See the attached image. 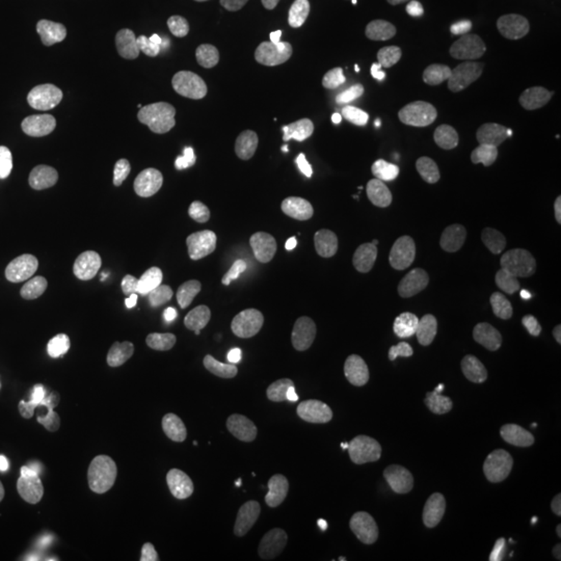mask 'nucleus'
I'll list each match as a JSON object with an SVG mask.
<instances>
[{"instance_id": "nucleus-1", "label": "nucleus", "mask_w": 561, "mask_h": 561, "mask_svg": "<svg viewBox=\"0 0 561 561\" xmlns=\"http://www.w3.org/2000/svg\"><path fill=\"white\" fill-rule=\"evenodd\" d=\"M352 219L333 204H312L280 217L275 238L294 250L300 261L314 268H329L352 250Z\"/></svg>"}, {"instance_id": "nucleus-2", "label": "nucleus", "mask_w": 561, "mask_h": 561, "mask_svg": "<svg viewBox=\"0 0 561 561\" xmlns=\"http://www.w3.org/2000/svg\"><path fill=\"white\" fill-rule=\"evenodd\" d=\"M343 171L354 187L387 201L405 198L416 183L410 162L381 141L352 146L343 159Z\"/></svg>"}, {"instance_id": "nucleus-3", "label": "nucleus", "mask_w": 561, "mask_h": 561, "mask_svg": "<svg viewBox=\"0 0 561 561\" xmlns=\"http://www.w3.org/2000/svg\"><path fill=\"white\" fill-rule=\"evenodd\" d=\"M125 201V183L108 169L92 167L69 173L55 190L60 215L73 221H101Z\"/></svg>"}, {"instance_id": "nucleus-4", "label": "nucleus", "mask_w": 561, "mask_h": 561, "mask_svg": "<svg viewBox=\"0 0 561 561\" xmlns=\"http://www.w3.org/2000/svg\"><path fill=\"white\" fill-rule=\"evenodd\" d=\"M373 489L385 520H400L421 510L433 495V470L426 461L408 460L381 468Z\"/></svg>"}, {"instance_id": "nucleus-5", "label": "nucleus", "mask_w": 561, "mask_h": 561, "mask_svg": "<svg viewBox=\"0 0 561 561\" xmlns=\"http://www.w3.org/2000/svg\"><path fill=\"white\" fill-rule=\"evenodd\" d=\"M78 522L60 507H48L21 522L11 537L15 561H55L76 541Z\"/></svg>"}, {"instance_id": "nucleus-6", "label": "nucleus", "mask_w": 561, "mask_h": 561, "mask_svg": "<svg viewBox=\"0 0 561 561\" xmlns=\"http://www.w3.org/2000/svg\"><path fill=\"white\" fill-rule=\"evenodd\" d=\"M327 368V352L312 337H291L280 343L268 360V382L283 396H300L317 385Z\"/></svg>"}, {"instance_id": "nucleus-7", "label": "nucleus", "mask_w": 561, "mask_h": 561, "mask_svg": "<svg viewBox=\"0 0 561 561\" xmlns=\"http://www.w3.org/2000/svg\"><path fill=\"white\" fill-rule=\"evenodd\" d=\"M113 254V240L102 229H67L44 241L42 256L62 275H83L101 268Z\"/></svg>"}, {"instance_id": "nucleus-8", "label": "nucleus", "mask_w": 561, "mask_h": 561, "mask_svg": "<svg viewBox=\"0 0 561 561\" xmlns=\"http://www.w3.org/2000/svg\"><path fill=\"white\" fill-rule=\"evenodd\" d=\"M204 528L201 510L187 502H173L161 507L148 526L146 545L162 561L183 560L192 553Z\"/></svg>"}, {"instance_id": "nucleus-9", "label": "nucleus", "mask_w": 561, "mask_h": 561, "mask_svg": "<svg viewBox=\"0 0 561 561\" xmlns=\"http://www.w3.org/2000/svg\"><path fill=\"white\" fill-rule=\"evenodd\" d=\"M500 489L512 518L522 526H535L545 520L553 503V482L541 468L530 463L505 468Z\"/></svg>"}, {"instance_id": "nucleus-10", "label": "nucleus", "mask_w": 561, "mask_h": 561, "mask_svg": "<svg viewBox=\"0 0 561 561\" xmlns=\"http://www.w3.org/2000/svg\"><path fill=\"white\" fill-rule=\"evenodd\" d=\"M117 360V345L108 335L80 329L67 335L59 347L60 375L71 381H85L101 377L113 368Z\"/></svg>"}, {"instance_id": "nucleus-11", "label": "nucleus", "mask_w": 561, "mask_h": 561, "mask_svg": "<svg viewBox=\"0 0 561 561\" xmlns=\"http://www.w3.org/2000/svg\"><path fill=\"white\" fill-rule=\"evenodd\" d=\"M73 65L80 69L83 85L96 94L125 83L134 73V57L127 48L92 38L73 46Z\"/></svg>"}, {"instance_id": "nucleus-12", "label": "nucleus", "mask_w": 561, "mask_h": 561, "mask_svg": "<svg viewBox=\"0 0 561 561\" xmlns=\"http://www.w3.org/2000/svg\"><path fill=\"white\" fill-rule=\"evenodd\" d=\"M231 92L236 106L245 117L271 119L279 111L271 67L256 57L238 60L231 69Z\"/></svg>"}, {"instance_id": "nucleus-13", "label": "nucleus", "mask_w": 561, "mask_h": 561, "mask_svg": "<svg viewBox=\"0 0 561 561\" xmlns=\"http://www.w3.org/2000/svg\"><path fill=\"white\" fill-rule=\"evenodd\" d=\"M516 271L512 264L491 261L482 264L470 285V306L484 321H497L512 306L516 294Z\"/></svg>"}, {"instance_id": "nucleus-14", "label": "nucleus", "mask_w": 561, "mask_h": 561, "mask_svg": "<svg viewBox=\"0 0 561 561\" xmlns=\"http://www.w3.org/2000/svg\"><path fill=\"white\" fill-rule=\"evenodd\" d=\"M510 119L535 134L561 129V83L545 88L542 83H526L510 102Z\"/></svg>"}, {"instance_id": "nucleus-15", "label": "nucleus", "mask_w": 561, "mask_h": 561, "mask_svg": "<svg viewBox=\"0 0 561 561\" xmlns=\"http://www.w3.org/2000/svg\"><path fill=\"white\" fill-rule=\"evenodd\" d=\"M391 117L401 134L421 138L437 127L439 104L426 90L403 88L391 101Z\"/></svg>"}, {"instance_id": "nucleus-16", "label": "nucleus", "mask_w": 561, "mask_h": 561, "mask_svg": "<svg viewBox=\"0 0 561 561\" xmlns=\"http://www.w3.org/2000/svg\"><path fill=\"white\" fill-rule=\"evenodd\" d=\"M335 53L341 65L354 76H368L379 65V48L364 32H343L335 41Z\"/></svg>"}, {"instance_id": "nucleus-17", "label": "nucleus", "mask_w": 561, "mask_h": 561, "mask_svg": "<svg viewBox=\"0 0 561 561\" xmlns=\"http://www.w3.org/2000/svg\"><path fill=\"white\" fill-rule=\"evenodd\" d=\"M377 428L387 442L396 445H414L421 437V422L416 414L400 401H389L382 405L377 419Z\"/></svg>"}, {"instance_id": "nucleus-18", "label": "nucleus", "mask_w": 561, "mask_h": 561, "mask_svg": "<svg viewBox=\"0 0 561 561\" xmlns=\"http://www.w3.org/2000/svg\"><path fill=\"white\" fill-rule=\"evenodd\" d=\"M25 337V312L20 298L0 291V358H11L20 352Z\"/></svg>"}, {"instance_id": "nucleus-19", "label": "nucleus", "mask_w": 561, "mask_h": 561, "mask_svg": "<svg viewBox=\"0 0 561 561\" xmlns=\"http://www.w3.org/2000/svg\"><path fill=\"white\" fill-rule=\"evenodd\" d=\"M261 341V324L254 319H240L233 322L227 341V368L231 373H241L250 358L259 352Z\"/></svg>"}, {"instance_id": "nucleus-20", "label": "nucleus", "mask_w": 561, "mask_h": 561, "mask_svg": "<svg viewBox=\"0 0 561 561\" xmlns=\"http://www.w3.org/2000/svg\"><path fill=\"white\" fill-rule=\"evenodd\" d=\"M273 85L279 102L287 104L294 113L310 115L321 104V92L301 83L300 78L294 76L291 71H279L277 76H273Z\"/></svg>"}, {"instance_id": "nucleus-21", "label": "nucleus", "mask_w": 561, "mask_h": 561, "mask_svg": "<svg viewBox=\"0 0 561 561\" xmlns=\"http://www.w3.org/2000/svg\"><path fill=\"white\" fill-rule=\"evenodd\" d=\"M391 310L387 298L381 294H373L366 301V310L356 312L350 322V335L356 341L370 340L385 333L391 327Z\"/></svg>"}, {"instance_id": "nucleus-22", "label": "nucleus", "mask_w": 561, "mask_h": 561, "mask_svg": "<svg viewBox=\"0 0 561 561\" xmlns=\"http://www.w3.org/2000/svg\"><path fill=\"white\" fill-rule=\"evenodd\" d=\"M493 537H495V530H493L491 522H470L460 539L445 553L443 561L472 560V558H477V553L481 551L484 545L493 541Z\"/></svg>"}, {"instance_id": "nucleus-23", "label": "nucleus", "mask_w": 561, "mask_h": 561, "mask_svg": "<svg viewBox=\"0 0 561 561\" xmlns=\"http://www.w3.org/2000/svg\"><path fill=\"white\" fill-rule=\"evenodd\" d=\"M497 0H439L443 13L458 23H474L482 20Z\"/></svg>"}, {"instance_id": "nucleus-24", "label": "nucleus", "mask_w": 561, "mask_h": 561, "mask_svg": "<svg viewBox=\"0 0 561 561\" xmlns=\"http://www.w3.org/2000/svg\"><path fill=\"white\" fill-rule=\"evenodd\" d=\"M327 549L321 537L317 535H301L287 549L280 553L277 561H324Z\"/></svg>"}, {"instance_id": "nucleus-25", "label": "nucleus", "mask_w": 561, "mask_h": 561, "mask_svg": "<svg viewBox=\"0 0 561 561\" xmlns=\"http://www.w3.org/2000/svg\"><path fill=\"white\" fill-rule=\"evenodd\" d=\"M524 2V9L526 13L533 18V20H547L560 0H522Z\"/></svg>"}, {"instance_id": "nucleus-26", "label": "nucleus", "mask_w": 561, "mask_h": 561, "mask_svg": "<svg viewBox=\"0 0 561 561\" xmlns=\"http://www.w3.org/2000/svg\"><path fill=\"white\" fill-rule=\"evenodd\" d=\"M541 83L545 88H558L561 83V60L545 62L541 67Z\"/></svg>"}, {"instance_id": "nucleus-27", "label": "nucleus", "mask_w": 561, "mask_h": 561, "mask_svg": "<svg viewBox=\"0 0 561 561\" xmlns=\"http://www.w3.org/2000/svg\"><path fill=\"white\" fill-rule=\"evenodd\" d=\"M301 83H306L308 88H312V90H319L322 94V88H324V78H322L321 73L317 71V69H312V67H308V69H304L300 76Z\"/></svg>"}, {"instance_id": "nucleus-28", "label": "nucleus", "mask_w": 561, "mask_h": 561, "mask_svg": "<svg viewBox=\"0 0 561 561\" xmlns=\"http://www.w3.org/2000/svg\"><path fill=\"white\" fill-rule=\"evenodd\" d=\"M245 561H277L273 556H268L266 551H262V549H254V551H250L248 553V558Z\"/></svg>"}, {"instance_id": "nucleus-29", "label": "nucleus", "mask_w": 561, "mask_h": 561, "mask_svg": "<svg viewBox=\"0 0 561 561\" xmlns=\"http://www.w3.org/2000/svg\"><path fill=\"white\" fill-rule=\"evenodd\" d=\"M59 561H94L90 556H85V553H71V556H65V558H60Z\"/></svg>"}, {"instance_id": "nucleus-30", "label": "nucleus", "mask_w": 561, "mask_h": 561, "mask_svg": "<svg viewBox=\"0 0 561 561\" xmlns=\"http://www.w3.org/2000/svg\"><path fill=\"white\" fill-rule=\"evenodd\" d=\"M391 2H398V4H405V2H414V0H391Z\"/></svg>"}, {"instance_id": "nucleus-31", "label": "nucleus", "mask_w": 561, "mask_h": 561, "mask_svg": "<svg viewBox=\"0 0 561 561\" xmlns=\"http://www.w3.org/2000/svg\"><path fill=\"white\" fill-rule=\"evenodd\" d=\"M381 561H393V560H381Z\"/></svg>"}]
</instances>
